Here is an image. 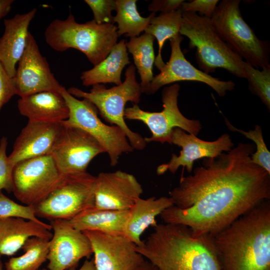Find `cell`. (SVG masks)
<instances>
[{"instance_id":"cell-39","label":"cell","mask_w":270,"mask_h":270,"mask_svg":"<svg viewBox=\"0 0 270 270\" xmlns=\"http://www.w3.org/2000/svg\"><path fill=\"white\" fill-rule=\"evenodd\" d=\"M67 270H96L94 258L90 260H86L82 266L78 269L76 268H72Z\"/></svg>"},{"instance_id":"cell-4","label":"cell","mask_w":270,"mask_h":270,"mask_svg":"<svg viewBox=\"0 0 270 270\" xmlns=\"http://www.w3.org/2000/svg\"><path fill=\"white\" fill-rule=\"evenodd\" d=\"M114 24H98L94 20L78 22L70 13L67 18L55 19L46 28V43L54 50L62 52L72 48L82 52L94 65L110 54L118 36Z\"/></svg>"},{"instance_id":"cell-1","label":"cell","mask_w":270,"mask_h":270,"mask_svg":"<svg viewBox=\"0 0 270 270\" xmlns=\"http://www.w3.org/2000/svg\"><path fill=\"white\" fill-rule=\"evenodd\" d=\"M255 150L254 144L238 142L216 158H205L192 174L182 175L169 192L174 205L160 215L164 223L214 236L270 200V174L252 161Z\"/></svg>"},{"instance_id":"cell-6","label":"cell","mask_w":270,"mask_h":270,"mask_svg":"<svg viewBox=\"0 0 270 270\" xmlns=\"http://www.w3.org/2000/svg\"><path fill=\"white\" fill-rule=\"evenodd\" d=\"M135 66L130 64L125 72V80L121 84L107 88L103 84L92 86L89 92L76 87L67 91L76 98H86L96 108L100 116L106 122L120 128L134 150H143L146 142L140 134L132 131L124 120L126 104L130 102L138 104L142 93L140 84L136 78Z\"/></svg>"},{"instance_id":"cell-21","label":"cell","mask_w":270,"mask_h":270,"mask_svg":"<svg viewBox=\"0 0 270 270\" xmlns=\"http://www.w3.org/2000/svg\"><path fill=\"white\" fill-rule=\"evenodd\" d=\"M18 108L28 120L59 122L69 116L68 106L60 92H42L20 98Z\"/></svg>"},{"instance_id":"cell-5","label":"cell","mask_w":270,"mask_h":270,"mask_svg":"<svg viewBox=\"0 0 270 270\" xmlns=\"http://www.w3.org/2000/svg\"><path fill=\"white\" fill-rule=\"evenodd\" d=\"M180 34L189 40V47L196 48L199 68L208 74L221 68L240 78H246L242 58L221 38L210 18L192 12L182 14Z\"/></svg>"},{"instance_id":"cell-2","label":"cell","mask_w":270,"mask_h":270,"mask_svg":"<svg viewBox=\"0 0 270 270\" xmlns=\"http://www.w3.org/2000/svg\"><path fill=\"white\" fill-rule=\"evenodd\" d=\"M222 270H270V202L266 200L213 236Z\"/></svg>"},{"instance_id":"cell-11","label":"cell","mask_w":270,"mask_h":270,"mask_svg":"<svg viewBox=\"0 0 270 270\" xmlns=\"http://www.w3.org/2000/svg\"><path fill=\"white\" fill-rule=\"evenodd\" d=\"M63 176L50 154L26 159L14 165L12 192L20 202L32 206L44 198Z\"/></svg>"},{"instance_id":"cell-8","label":"cell","mask_w":270,"mask_h":270,"mask_svg":"<svg viewBox=\"0 0 270 270\" xmlns=\"http://www.w3.org/2000/svg\"><path fill=\"white\" fill-rule=\"evenodd\" d=\"M95 180L87 172L64 175L44 198L32 206L36 216L68 220L94 208Z\"/></svg>"},{"instance_id":"cell-20","label":"cell","mask_w":270,"mask_h":270,"mask_svg":"<svg viewBox=\"0 0 270 270\" xmlns=\"http://www.w3.org/2000/svg\"><path fill=\"white\" fill-rule=\"evenodd\" d=\"M37 10L34 8L24 14H16L4 20V30L0 38V62L8 75L13 78L16 65L26 46L28 27Z\"/></svg>"},{"instance_id":"cell-38","label":"cell","mask_w":270,"mask_h":270,"mask_svg":"<svg viewBox=\"0 0 270 270\" xmlns=\"http://www.w3.org/2000/svg\"><path fill=\"white\" fill-rule=\"evenodd\" d=\"M13 0H0V20L10 11Z\"/></svg>"},{"instance_id":"cell-7","label":"cell","mask_w":270,"mask_h":270,"mask_svg":"<svg viewBox=\"0 0 270 270\" xmlns=\"http://www.w3.org/2000/svg\"><path fill=\"white\" fill-rule=\"evenodd\" d=\"M240 0L219 2L210 18L224 42L246 62L256 68H270L268 42L258 38L244 20Z\"/></svg>"},{"instance_id":"cell-28","label":"cell","mask_w":270,"mask_h":270,"mask_svg":"<svg viewBox=\"0 0 270 270\" xmlns=\"http://www.w3.org/2000/svg\"><path fill=\"white\" fill-rule=\"evenodd\" d=\"M136 0H116V15L114 23L118 24V36L125 34L126 36H138L148 26L156 13L152 12L148 17L142 16L136 8Z\"/></svg>"},{"instance_id":"cell-32","label":"cell","mask_w":270,"mask_h":270,"mask_svg":"<svg viewBox=\"0 0 270 270\" xmlns=\"http://www.w3.org/2000/svg\"><path fill=\"white\" fill-rule=\"evenodd\" d=\"M8 218H22L43 222L36 216L33 206L19 204L0 191V219Z\"/></svg>"},{"instance_id":"cell-17","label":"cell","mask_w":270,"mask_h":270,"mask_svg":"<svg viewBox=\"0 0 270 270\" xmlns=\"http://www.w3.org/2000/svg\"><path fill=\"white\" fill-rule=\"evenodd\" d=\"M182 148L180 154H172L170 160L160 165L157 174L161 175L167 171L174 174L180 166L186 168L188 172L192 171L194 162L205 158H214L224 152H227L234 147V143L228 134H224L214 141H206L196 136L187 134L176 128L172 132L171 144Z\"/></svg>"},{"instance_id":"cell-12","label":"cell","mask_w":270,"mask_h":270,"mask_svg":"<svg viewBox=\"0 0 270 270\" xmlns=\"http://www.w3.org/2000/svg\"><path fill=\"white\" fill-rule=\"evenodd\" d=\"M171 53L169 60L160 69V72L154 76L144 93L153 94L160 88L180 81H194L206 84L220 96L228 91L232 90L235 84L232 80H222L195 68L187 60L183 54L180 43L183 37L180 34L169 40Z\"/></svg>"},{"instance_id":"cell-40","label":"cell","mask_w":270,"mask_h":270,"mask_svg":"<svg viewBox=\"0 0 270 270\" xmlns=\"http://www.w3.org/2000/svg\"><path fill=\"white\" fill-rule=\"evenodd\" d=\"M135 270H159L156 267L148 261L145 262Z\"/></svg>"},{"instance_id":"cell-37","label":"cell","mask_w":270,"mask_h":270,"mask_svg":"<svg viewBox=\"0 0 270 270\" xmlns=\"http://www.w3.org/2000/svg\"><path fill=\"white\" fill-rule=\"evenodd\" d=\"M184 0H154L148 6L150 12L156 13L158 12L162 14L170 12L180 8Z\"/></svg>"},{"instance_id":"cell-10","label":"cell","mask_w":270,"mask_h":270,"mask_svg":"<svg viewBox=\"0 0 270 270\" xmlns=\"http://www.w3.org/2000/svg\"><path fill=\"white\" fill-rule=\"evenodd\" d=\"M180 86L174 84L165 86L162 92L163 109L159 112L142 110L136 104L125 108L124 118L142 122L149 128L152 136L145 138L146 143L152 142L171 144L173 130L178 128L196 136L202 128L200 122L190 120L180 112L178 104Z\"/></svg>"},{"instance_id":"cell-42","label":"cell","mask_w":270,"mask_h":270,"mask_svg":"<svg viewBox=\"0 0 270 270\" xmlns=\"http://www.w3.org/2000/svg\"><path fill=\"white\" fill-rule=\"evenodd\" d=\"M50 270L44 268V269H42V270Z\"/></svg>"},{"instance_id":"cell-9","label":"cell","mask_w":270,"mask_h":270,"mask_svg":"<svg viewBox=\"0 0 270 270\" xmlns=\"http://www.w3.org/2000/svg\"><path fill=\"white\" fill-rule=\"evenodd\" d=\"M60 94L69 109L68 118L62 122V124L80 128L92 136L108 153L112 166L117 164L122 154L134 150L124 132L118 126L104 123L98 117L96 108L90 100H78L63 86Z\"/></svg>"},{"instance_id":"cell-36","label":"cell","mask_w":270,"mask_h":270,"mask_svg":"<svg viewBox=\"0 0 270 270\" xmlns=\"http://www.w3.org/2000/svg\"><path fill=\"white\" fill-rule=\"evenodd\" d=\"M16 94L13 78L8 75L0 62V110Z\"/></svg>"},{"instance_id":"cell-35","label":"cell","mask_w":270,"mask_h":270,"mask_svg":"<svg viewBox=\"0 0 270 270\" xmlns=\"http://www.w3.org/2000/svg\"><path fill=\"white\" fill-rule=\"evenodd\" d=\"M218 2V0H193L189 2L184 1L180 9L182 12H198L199 15L210 18Z\"/></svg>"},{"instance_id":"cell-31","label":"cell","mask_w":270,"mask_h":270,"mask_svg":"<svg viewBox=\"0 0 270 270\" xmlns=\"http://www.w3.org/2000/svg\"><path fill=\"white\" fill-rule=\"evenodd\" d=\"M244 69L250 90L270 110V68L259 70L244 61Z\"/></svg>"},{"instance_id":"cell-24","label":"cell","mask_w":270,"mask_h":270,"mask_svg":"<svg viewBox=\"0 0 270 270\" xmlns=\"http://www.w3.org/2000/svg\"><path fill=\"white\" fill-rule=\"evenodd\" d=\"M130 64L126 42L122 39L114 46L104 60L92 68L82 72V84L86 86L107 83L119 85L122 82V71Z\"/></svg>"},{"instance_id":"cell-30","label":"cell","mask_w":270,"mask_h":270,"mask_svg":"<svg viewBox=\"0 0 270 270\" xmlns=\"http://www.w3.org/2000/svg\"><path fill=\"white\" fill-rule=\"evenodd\" d=\"M224 120L230 130L238 132L254 142L256 150L251 156L252 161L270 174V152L264 142L260 126L256 125L254 130L246 132L234 127L226 118Z\"/></svg>"},{"instance_id":"cell-3","label":"cell","mask_w":270,"mask_h":270,"mask_svg":"<svg viewBox=\"0 0 270 270\" xmlns=\"http://www.w3.org/2000/svg\"><path fill=\"white\" fill-rule=\"evenodd\" d=\"M136 251L159 270H222L213 236L184 225L160 224Z\"/></svg>"},{"instance_id":"cell-34","label":"cell","mask_w":270,"mask_h":270,"mask_svg":"<svg viewBox=\"0 0 270 270\" xmlns=\"http://www.w3.org/2000/svg\"><path fill=\"white\" fill-rule=\"evenodd\" d=\"M94 14V20L98 24H114L112 12L115 10L116 0H85Z\"/></svg>"},{"instance_id":"cell-14","label":"cell","mask_w":270,"mask_h":270,"mask_svg":"<svg viewBox=\"0 0 270 270\" xmlns=\"http://www.w3.org/2000/svg\"><path fill=\"white\" fill-rule=\"evenodd\" d=\"M12 78L16 94L20 98L42 92H60L62 87L30 32L26 48Z\"/></svg>"},{"instance_id":"cell-15","label":"cell","mask_w":270,"mask_h":270,"mask_svg":"<svg viewBox=\"0 0 270 270\" xmlns=\"http://www.w3.org/2000/svg\"><path fill=\"white\" fill-rule=\"evenodd\" d=\"M82 232L90 242L96 270H135L146 261L136 245L124 236Z\"/></svg>"},{"instance_id":"cell-27","label":"cell","mask_w":270,"mask_h":270,"mask_svg":"<svg viewBox=\"0 0 270 270\" xmlns=\"http://www.w3.org/2000/svg\"><path fill=\"white\" fill-rule=\"evenodd\" d=\"M182 12L180 9L168 13L160 14L154 16L144 30V32L152 36L158 44V53L154 64L160 69L164 66L162 56V50L165 42L178 34L182 24Z\"/></svg>"},{"instance_id":"cell-23","label":"cell","mask_w":270,"mask_h":270,"mask_svg":"<svg viewBox=\"0 0 270 270\" xmlns=\"http://www.w3.org/2000/svg\"><path fill=\"white\" fill-rule=\"evenodd\" d=\"M174 205L172 199L163 196L139 198L129 210L124 236L136 246L142 244L140 236L150 226L157 225L156 217Z\"/></svg>"},{"instance_id":"cell-26","label":"cell","mask_w":270,"mask_h":270,"mask_svg":"<svg viewBox=\"0 0 270 270\" xmlns=\"http://www.w3.org/2000/svg\"><path fill=\"white\" fill-rule=\"evenodd\" d=\"M154 38L144 32L141 36L130 38L126 42L127 50L133 58L136 68L140 76L141 82L140 84L142 92L148 88L153 79V65L156 58L154 41Z\"/></svg>"},{"instance_id":"cell-19","label":"cell","mask_w":270,"mask_h":270,"mask_svg":"<svg viewBox=\"0 0 270 270\" xmlns=\"http://www.w3.org/2000/svg\"><path fill=\"white\" fill-rule=\"evenodd\" d=\"M64 128L62 122L28 120L16 138L8 158L14 165L24 160L49 154Z\"/></svg>"},{"instance_id":"cell-22","label":"cell","mask_w":270,"mask_h":270,"mask_svg":"<svg viewBox=\"0 0 270 270\" xmlns=\"http://www.w3.org/2000/svg\"><path fill=\"white\" fill-rule=\"evenodd\" d=\"M50 224L39 223L22 218L0 219V254L10 256L21 248L32 237L50 239L52 234Z\"/></svg>"},{"instance_id":"cell-33","label":"cell","mask_w":270,"mask_h":270,"mask_svg":"<svg viewBox=\"0 0 270 270\" xmlns=\"http://www.w3.org/2000/svg\"><path fill=\"white\" fill-rule=\"evenodd\" d=\"M8 139L3 136L0 140V191L4 190L8 193L13 191L12 173L14 165L6 155Z\"/></svg>"},{"instance_id":"cell-29","label":"cell","mask_w":270,"mask_h":270,"mask_svg":"<svg viewBox=\"0 0 270 270\" xmlns=\"http://www.w3.org/2000/svg\"><path fill=\"white\" fill-rule=\"evenodd\" d=\"M50 240L38 236L28 238L22 248L24 254L10 258L4 270H38L48 260Z\"/></svg>"},{"instance_id":"cell-18","label":"cell","mask_w":270,"mask_h":270,"mask_svg":"<svg viewBox=\"0 0 270 270\" xmlns=\"http://www.w3.org/2000/svg\"><path fill=\"white\" fill-rule=\"evenodd\" d=\"M142 192V185L132 174L120 170L100 172L96 176L94 208L129 210Z\"/></svg>"},{"instance_id":"cell-25","label":"cell","mask_w":270,"mask_h":270,"mask_svg":"<svg viewBox=\"0 0 270 270\" xmlns=\"http://www.w3.org/2000/svg\"><path fill=\"white\" fill-rule=\"evenodd\" d=\"M128 214L129 210H100L94 208L66 221L72 226L82 232L94 230L124 236Z\"/></svg>"},{"instance_id":"cell-41","label":"cell","mask_w":270,"mask_h":270,"mask_svg":"<svg viewBox=\"0 0 270 270\" xmlns=\"http://www.w3.org/2000/svg\"><path fill=\"white\" fill-rule=\"evenodd\" d=\"M0 270H4L3 264L1 260V255L0 254Z\"/></svg>"},{"instance_id":"cell-16","label":"cell","mask_w":270,"mask_h":270,"mask_svg":"<svg viewBox=\"0 0 270 270\" xmlns=\"http://www.w3.org/2000/svg\"><path fill=\"white\" fill-rule=\"evenodd\" d=\"M54 234L49 240L48 269L67 270L76 268L84 258L92 254L90 242L84 234L66 220L50 221Z\"/></svg>"},{"instance_id":"cell-13","label":"cell","mask_w":270,"mask_h":270,"mask_svg":"<svg viewBox=\"0 0 270 270\" xmlns=\"http://www.w3.org/2000/svg\"><path fill=\"white\" fill-rule=\"evenodd\" d=\"M105 151L98 141L84 130L64 126L50 154L63 175L86 172L90 162Z\"/></svg>"}]
</instances>
